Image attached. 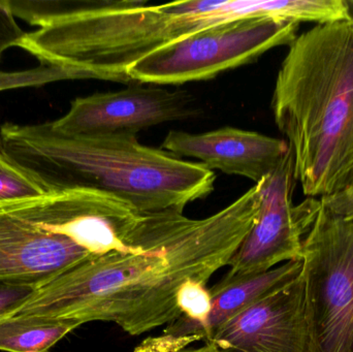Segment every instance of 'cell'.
<instances>
[{"mask_svg": "<svg viewBox=\"0 0 353 352\" xmlns=\"http://www.w3.org/2000/svg\"><path fill=\"white\" fill-rule=\"evenodd\" d=\"M255 184L219 212L191 219L180 211L143 213L120 251L92 256L41 289L14 315L113 322L132 336L182 314L176 293L186 281L207 285L252 229L261 206Z\"/></svg>", "mask_w": 353, "mask_h": 352, "instance_id": "6da1fadb", "label": "cell"}, {"mask_svg": "<svg viewBox=\"0 0 353 352\" xmlns=\"http://www.w3.org/2000/svg\"><path fill=\"white\" fill-rule=\"evenodd\" d=\"M0 150L49 194L97 190L141 213L183 212L187 205L209 196L216 179L203 163L145 146L136 136H68L51 122L3 124Z\"/></svg>", "mask_w": 353, "mask_h": 352, "instance_id": "7a4b0ae2", "label": "cell"}, {"mask_svg": "<svg viewBox=\"0 0 353 352\" xmlns=\"http://www.w3.org/2000/svg\"><path fill=\"white\" fill-rule=\"evenodd\" d=\"M300 0L70 1L52 24L27 33L20 48L43 65L77 70L86 79L130 82L128 66L148 54L221 23L247 17L302 18Z\"/></svg>", "mask_w": 353, "mask_h": 352, "instance_id": "3957f363", "label": "cell"}, {"mask_svg": "<svg viewBox=\"0 0 353 352\" xmlns=\"http://www.w3.org/2000/svg\"><path fill=\"white\" fill-rule=\"evenodd\" d=\"M274 118L308 198L353 187V23L316 24L290 45L276 79Z\"/></svg>", "mask_w": 353, "mask_h": 352, "instance_id": "277c9868", "label": "cell"}, {"mask_svg": "<svg viewBox=\"0 0 353 352\" xmlns=\"http://www.w3.org/2000/svg\"><path fill=\"white\" fill-rule=\"evenodd\" d=\"M301 260L309 352H353V187L321 198Z\"/></svg>", "mask_w": 353, "mask_h": 352, "instance_id": "5b68a950", "label": "cell"}, {"mask_svg": "<svg viewBox=\"0 0 353 352\" xmlns=\"http://www.w3.org/2000/svg\"><path fill=\"white\" fill-rule=\"evenodd\" d=\"M300 23L272 17H247L221 23L165 45L128 66L140 84L180 85L209 80L255 61L280 45L290 47Z\"/></svg>", "mask_w": 353, "mask_h": 352, "instance_id": "8992f818", "label": "cell"}, {"mask_svg": "<svg viewBox=\"0 0 353 352\" xmlns=\"http://www.w3.org/2000/svg\"><path fill=\"white\" fill-rule=\"evenodd\" d=\"M296 182L290 150L279 167L259 182L261 198L256 220L230 258V271L220 283L268 272L284 260H301L304 236L316 219L321 198H308L294 206Z\"/></svg>", "mask_w": 353, "mask_h": 352, "instance_id": "52a82bcc", "label": "cell"}, {"mask_svg": "<svg viewBox=\"0 0 353 352\" xmlns=\"http://www.w3.org/2000/svg\"><path fill=\"white\" fill-rule=\"evenodd\" d=\"M196 115L194 101L182 90L141 85L78 97L65 115L51 122L68 136L128 134Z\"/></svg>", "mask_w": 353, "mask_h": 352, "instance_id": "ba28073f", "label": "cell"}, {"mask_svg": "<svg viewBox=\"0 0 353 352\" xmlns=\"http://www.w3.org/2000/svg\"><path fill=\"white\" fill-rule=\"evenodd\" d=\"M29 216L46 229L103 256L128 246L143 213L117 196L74 189L25 202Z\"/></svg>", "mask_w": 353, "mask_h": 352, "instance_id": "9c48e42d", "label": "cell"}, {"mask_svg": "<svg viewBox=\"0 0 353 352\" xmlns=\"http://www.w3.org/2000/svg\"><path fill=\"white\" fill-rule=\"evenodd\" d=\"M205 344L216 352H309L302 274L236 314Z\"/></svg>", "mask_w": 353, "mask_h": 352, "instance_id": "30bf717a", "label": "cell"}, {"mask_svg": "<svg viewBox=\"0 0 353 352\" xmlns=\"http://www.w3.org/2000/svg\"><path fill=\"white\" fill-rule=\"evenodd\" d=\"M24 203L0 206V281L41 289L92 254L33 220Z\"/></svg>", "mask_w": 353, "mask_h": 352, "instance_id": "8fae6325", "label": "cell"}, {"mask_svg": "<svg viewBox=\"0 0 353 352\" xmlns=\"http://www.w3.org/2000/svg\"><path fill=\"white\" fill-rule=\"evenodd\" d=\"M163 149L179 158L199 159L211 171L242 176L255 184L271 175L290 153L285 141L234 127L203 134L172 130Z\"/></svg>", "mask_w": 353, "mask_h": 352, "instance_id": "7c38bea8", "label": "cell"}, {"mask_svg": "<svg viewBox=\"0 0 353 352\" xmlns=\"http://www.w3.org/2000/svg\"><path fill=\"white\" fill-rule=\"evenodd\" d=\"M302 270L303 260H294L261 274L245 277L226 284L217 283L209 289L212 297L211 311L203 324L175 336L151 337L134 352H176L185 349V346L195 341L208 342L220 327L259 300L294 282L302 274Z\"/></svg>", "mask_w": 353, "mask_h": 352, "instance_id": "4fadbf2b", "label": "cell"}, {"mask_svg": "<svg viewBox=\"0 0 353 352\" xmlns=\"http://www.w3.org/2000/svg\"><path fill=\"white\" fill-rule=\"evenodd\" d=\"M79 327L76 322L68 320L32 316L0 318V351L48 352Z\"/></svg>", "mask_w": 353, "mask_h": 352, "instance_id": "5bb4252c", "label": "cell"}, {"mask_svg": "<svg viewBox=\"0 0 353 352\" xmlns=\"http://www.w3.org/2000/svg\"><path fill=\"white\" fill-rule=\"evenodd\" d=\"M48 192L0 150V206L45 198Z\"/></svg>", "mask_w": 353, "mask_h": 352, "instance_id": "9a60e30c", "label": "cell"}, {"mask_svg": "<svg viewBox=\"0 0 353 352\" xmlns=\"http://www.w3.org/2000/svg\"><path fill=\"white\" fill-rule=\"evenodd\" d=\"M1 60V54H0ZM86 79L84 74L77 70L55 65H43L21 72H4L0 70V91L25 87H39L50 83L64 80Z\"/></svg>", "mask_w": 353, "mask_h": 352, "instance_id": "2e32d148", "label": "cell"}, {"mask_svg": "<svg viewBox=\"0 0 353 352\" xmlns=\"http://www.w3.org/2000/svg\"><path fill=\"white\" fill-rule=\"evenodd\" d=\"M39 287L0 281V318L14 315L37 293Z\"/></svg>", "mask_w": 353, "mask_h": 352, "instance_id": "e0dca14e", "label": "cell"}, {"mask_svg": "<svg viewBox=\"0 0 353 352\" xmlns=\"http://www.w3.org/2000/svg\"><path fill=\"white\" fill-rule=\"evenodd\" d=\"M26 34L17 24L4 0H0V54L10 48L20 47Z\"/></svg>", "mask_w": 353, "mask_h": 352, "instance_id": "ac0fdd59", "label": "cell"}, {"mask_svg": "<svg viewBox=\"0 0 353 352\" xmlns=\"http://www.w3.org/2000/svg\"><path fill=\"white\" fill-rule=\"evenodd\" d=\"M176 352H216L214 347L212 346L211 344H205L203 345V347H199V349H182V351H179Z\"/></svg>", "mask_w": 353, "mask_h": 352, "instance_id": "d6986e66", "label": "cell"}, {"mask_svg": "<svg viewBox=\"0 0 353 352\" xmlns=\"http://www.w3.org/2000/svg\"><path fill=\"white\" fill-rule=\"evenodd\" d=\"M347 8L348 21L353 23V0H344Z\"/></svg>", "mask_w": 353, "mask_h": 352, "instance_id": "ffe728a7", "label": "cell"}]
</instances>
